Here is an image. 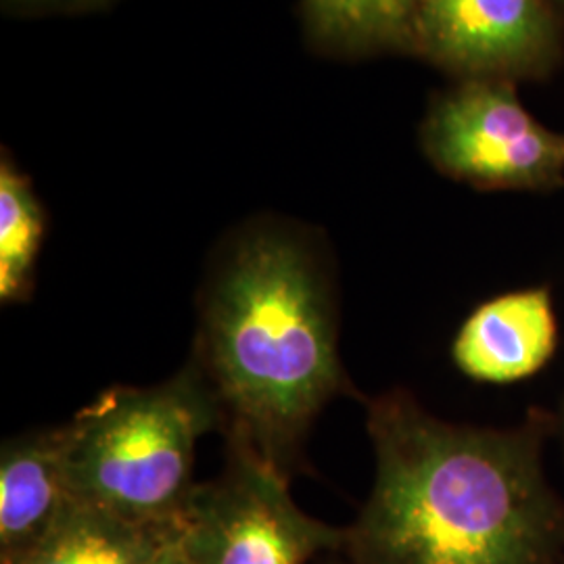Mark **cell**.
I'll return each mask as SVG.
<instances>
[{
  "instance_id": "obj_1",
  "label": "cell",
  "mask_w": 564,
  "mask_h": 564,
  "mask_svg": "<svg viewBox=\"0 0 564 564\" xmlns=\"http://www.w3.org/2000/svg\"><path fill=\"white\" fill-rule=\"evenodd\" d=\"M375 484L345 529L354 564H556L564 508L547 484L544 423H445L405 391L368 403Z\"/></svg>"
},
{
  "instance_id": "obj_2",
  "label": "cell",
  "mask_w": 564,
  "mask_h": 564,
  "mask_svg": "<svg viewBox=\"0 0 564 564\" xmlns=\"http://www.w3.org/2000/svg\"><path fill=\"white\" fill-rule=\"evenodd\" d=\"M199 351L230 435L289 475L324 403L349 387L333 289L305 235L256 223L228 241L205 284Z\"/></svg>"
},
{
  "instance_id": "obj_3",
  "label": "cell",
  "mask_w": 564,
  "mask_h": 564,
  "mask_svg": "<svg viewBox=\"0 0 564 564\" xmlns=\"http://www.w3.org/2000/svg\"><path fill=\"white\" fill-rule=\"evenodd\" d=\"M220 421L199 364L153 387L102 391L65 424L74 500L137 523H181L197 444Z\"/></svg>"
},
{
  "instance_id": "obj_4",
  "label": "cell",
  "mask_w": 564,
  "mask_h": 564,
  "mask_svg": "<svg viewBox=\"0 0 564 564\" xmlns=\"http://www.w3.org/2000/svg\"><path fill=\"white\" fill-rule=\"evenodd\" d=\"M188 564H307L345 544V529L305 514L289 475L230 435L223 475L197 485L181 521Z\"/></svg>"
},
{
  "instance_id": "obj_5",
  "label": "cell",
  "mask_w": 564,
  "mask_h": 564,
  "mask_svg": "<svg viewBox=\"0 0 564 564\" xmlns=\"http://www.w3.org/2000/svg\"><path fill=\"white\" fill-rule=\"evenodd\" d=\"M424 155L452 181L485 191H547L564 182V137L535 120L510 80L468 78L431 105Z\"/></svg>"
},
{
  "instance_id": "obj_6",
  "label": "cell",
  "mask_w": 564,
  "mask_h": 564,
  "mask_svg": "<svg viewBox=\"0 0 564 564\" xmlns=\"http://www.w3.org/2000/svg\"><path fill=\"white\" fill-rule=\"evenodd\" d=\"M410 51L468 78L544 69L556 51L545 0H419Z\"/></svg>"
},
{
  "instance_id": "obj_7",
  "label": "cell",
  "mask_w": 564,
  "mask_h": 564,
  "mask_svg": "<svg viewBox=\"0 0 564 564\" xmlns=\"http://www.w3.org/2000/svg\"><path fill=\"white\" fill-rule=\"evenodd\" d=\"M558 345L550 289L510 291L484 302L452 343V358L473 381L510 384L540 372Z\"/></svg>"
},
{
  "instance_id": "obj_8",
  "label": "cell",
  "mask_w": 564,
  "mask_h": 564,
  "mask_svg": "<svg viewBox=\"0 0 564 564\" xmlns=\"http://www.w3.org/2000/svg\"><path fill=\"white\" fill-rule=\"evenodd\" d=\"M74 502L67 426L11 437L0 449V564L41 544Z\"/></svg>"
},
{
  "instance_id": "obj_9",
  "label": "cell",
  "mask_w": 564,
  "mask_h": 564,
  "mask_svg": "<svg viewBox=\"0 0 564 564\" xmlns=\"http://www.w3.org/2000/svg\"><path fill=\"white\" fill-rule=\"evenodd\" d=\"M178 535L181 523H137L74 500L41 544L15 564H144Z\"/></svg>"
},
{
  "instance_id": "obj_10",
  "label": "cell",
  "mask_w": 564,
  "mask_h": 564,
  "mask_svg": "<svg viewBox=\"0 0 564 564\" xmlns=\"http://www.w3.org/2000/svg\"><path fill=\"white\" fill-rule=\"evenodd\" d=\"M419 0H302L305 30L337 55L410 48Z\"/></svg>"
},
{
  "instance_id": "obj_11",
  "label": "cell",
  "mask_w": 564,
  "mask_h": 564,
  "mask_svg": "<svg viewBox=\"0 0 564 564\" xmlns=\"http://www.w3.org/2000/svg\"><path fill=\"white\" fill-rule=\"evenodd\" d=\"M44 239V209L15 163H0V300L20 302L28 295Z\"/></svg>"
},
{
  "instance_id": "obj_12",
  "label": "cell",
  "mask_w": 564,
  "mask_h": 564,
  "mask_svg": "<svg viewBox=\"0 0 564 564\" xmlns=\"http://www.w3.org/2000/svg\"><path fill=\"white\" fill-rule=\"evenodd\" d=\"M144 564H188L182 552L181 535L167 547H163L158 556H153L149 563Z\"/></svg>"
},
{
  "instance_id": "obj_13",
  "label": "cell",
  "mask_w": 564,
  "mask_h": 564,
  "mask_svg": "<svg viewBox=\"0 0 564 564\" xmlns=\"http://www.w3.org/2000/svg\"><path fill=\"white\" fill-rule=\"evenodd\" d=\"M28 4H44V7H76L80 2H95V0H20Z\"/></svg>"
},
{
  "instance_id": "obj_14",
  "label": "cell",
  "mask_w": 564,
  "mask_h": 564,
  "mask_svg": "<svg viewBox=\"0 0 564 564\" xmlns=\"http://www.w3.org/2000/svg\"><path fill=\"white\" fill-rule=\"evenodd\" d=\"M563 429H564V421H563Z\"/></svg>"
},
{
  "instance_id": "obj_15",
  "label": "cell",
  "mask_w": 564,
  "mask_h": 564,
  "mask_svg": "<svg viewBox=\"0 0 564 564\" xmlns=\"http://www.w3.org/2000/svg\"><path fill=\"white\" fill-rule=\"evenodd\" d=\"M561 2H563V0H561Z\"/></svg>"
}]
</instances>
